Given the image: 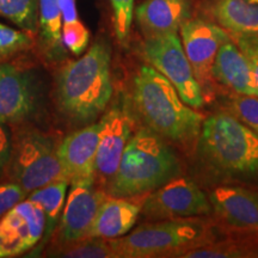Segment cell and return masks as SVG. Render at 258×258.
<instances>
[{"label": "cell", "instance_id": "cell-1", "mask_svg": "<svg viewBox=\"0 0 258 258\" xmlns=\"http://www.w3.org/2000/svg\"><path fill=\"white\" fill-rule=\"evenodd\" d=\"M191 158L206 188L258 186V134L224 110L206 116Z\"/></svg>", "mask_w": 258, "mask_h": 258}, {"label": "cell", "instance_id": "cell-2", "mask_svg": "<svg viewBox=\"0 0 258 258\" xmlns=\"http://www.w3.org/2000/svg\"><path fill=\"white\" fill-rule=\"evenodd\" d=\"M132 109L146 125L186 157L196 150L206 116L182 101L175 86L151 64L133 78Z\"/></svg>", "mask_w": 258, "mask_h": 258}, {"label": "cell", "instance_id": "cell-3", "mask_svg": "<svg viewBox=\"0 0 258 258\" xmlns=\"http://www.w3.org/2000/svg\"><path fill=\"white\" fill-rule=\"evenodd\" d=\"M112 92L111 49L104 38L97 40L85 55L64 64L57 74V106L70 121L83 127L103 115Z\"/></svg>", "mask_w": 258, "mask_h": 258}, {"label": "cell", "instance_id": "cell-4", "mask_svg": "<svg viewBox=\"0 0 258 258\" xmlns=\"http://www.w3.org/2000/svg\"><path fill=\"white\" fill-rule=\"evenodd\" d=\"M182 161L165 139L141 125L128 141L120 165L105 188L112 198L147 195L182 176Z\"/></svg>", "mask_w": 258, "mask_h": 258}, {"label": "cell", "instance_id": "cell-5", "mask_svg": "<svg viewBox=\"0 0 258 258\" xmlns=\"http://www.w3.org/2000/svg\"><path fill=\"white\" fill-rule=\"evenodd\" d=\"M224 237L221 226L208 215L151 221L110 243L116 258H182Z\"/></svg>", "mask_w": 258, "mask_h": 258}, {"label": "cell", "instance_id": "cell-6", "mask_svg": "<svg viewBox=\"0 0 258 258\" xmlns=\"http://www.w3.org/2000/svg\"><path fill=\"white\" fill-rule=\"evenodd\" d=\"M59 145L55 138L37 129L24 131L12 139L8 164L10 182L17 183L29 195L51 182L64 179L57 154Z\"/></svg>", "mask_w": 258, "mask_h": 258}, {"label": "cell", "instance_id": "cell-7", "mask_svg": "<svg viewBox=\"0 0 258 258\" xmlns=\"http://www.w3.org/2000/svg\"><path fill=\"white\" fill-rule=\"evenodd\" d=\"M141 49L147 62L175 86L185 104L196 110L205 106L206 101L201 86L195 78L177 32L145 37Z\"/></svg>", "mask_w": 258, "mask_h": 258}, {"label": "cell", "instance_id": "cell-8", "mask_svg": "<svg viewBox=\"0 0 258 258\" xmlns=\"http://www.w3.org/2000/svg\"><path fill=\"white\" fill-rule=\"evenodd\" d=\"M182 44L201 86L206 103L217 99L218 85L212 76L213 63L219 48L230 38L227 31L205 18H190L179 29Z\"/></svg>", "mask_w": 258, "mask_h": 258}, {"label": "cell", "instance_id": "cell-9", "mask_svg": "<svg viewBox=\"0 0 258 258\" xmlns=\"http://www.w3.org/2000/svg\"><path fill=\"white\" fill-rule=\"evenodd\" d=\"M212 212L208 195L198 182L182 176L147 194L141 209L148 221L208 217Z\"/></svg>", "mask_w": 258, "mask_h": 258}, {"label": "cell", "instance_id": "cell-10", "mask_svg": "<svg viewBox=\"0 0 258 258\" xmlns=\"http://www.w3.org/2000/svg\"><path fill=\"white\" fill-rule=\"evenodd\" d=\"M95 163L96 184L105 190L120 165L128 141L134 134L135 120L128 102H116L103 112Z\"/></svg>", "mask_w": 258, "mask_h": 258}, {"label": "cell", "instance_id": "cell-11", "mask_svg": "<svg viewBox=\"0 0 258 258\" xmlns=\"http://www.w3.org/2000/svg\"><path fill=\"white\" fill-rule=\"evenodd\" d=\"M69 189L56 233L54 234L57 246L88 237L97 212L109 196L105 190L96 184L95 178L73 180Z\"/></svg>", "mask_w": 258, "mask_h": 258}, {"label": "cell", "instance_id": "cell-12", "mask_svg": "<svg viewBox=\"0 0 258 258\" xmlns=\"http://www.w3.org/2000/svg\"><path fill=\"white\" fill-rule=\"evenodd\" d=\"M44 213L25 199L0 219V258L21 256L40 243L44 234Z\"/></svg>", "mask_w": 258, "mask_h": 258}, {"label": "cell", "instance_id": "cell-13", "mask_svg": "<svg viewBox=\"0 0 258 258\" xmlns=\"http://www.w3.org/2000/svg\"><path fill=\"white\" fill-rule=\"evenodd\" d=\"M213 218L226 231L258 233V190L219 185L208 192Z\"/></svg>", "mask_w": 258, "mask_h": 258}, {"label": "cell", "instance_id": "cell-14", "mask_svg": "<svg viewBox=\"0 0 258 258\" xmlns=\"http://www.w3.org/2000/svg\"><path fill=\"white\" fill-rule=\"evenodd\" d=\"M37 93L30 74L14 64H0V121L18 124L36 111Z\"/></svg>", "mask_w": 258, "mask_h": 258}, {"label": "cell", "instance_id": "cell-15", "mask_svg": "<svg viewBox=\"0 0 258 258\" xmlns=\"http://www.w3.org/2000/svg\"><path fill=\"white\" fill-rule=\"evenodd\" d=\"M99 139V123L93 122L60 141L57 154L64 179L95 178V163Z\"/></svg>", "mask_w": 258, "mask_h": 258}, {"label": "cell", "instance_id": "cell-16", "mask_svg": "<svg viewBox=\"0 0 258 258\" xmlns=\"http://www.w3.org/2000/svg\"><path fill=\"white\" fill-rule=\"evenodd\" d=\"M194 0H146L135 9L145 37L175 34L192 18Z\"/></svg>", "mask_w": 258, "mask_h": 258}, {"label": "cell", "instance_id": "cell-17", "mask_svg": "<svg viewBox=\"0 0 258 258\" xmlns=\"http://www.w3.org/2000/svg\"><path fill=\"white\" fill-rule=\"evenodd\" d=\"M146 195L134 198L108 196L97 212L86 238L114 239L128 234L137 224Z\"/></svg>", "mask_w": 258, "mask_h": 258}, {"label": "cell", "instance_id": "cell-18", "mask_svg": "<svg viewBox=\"0 0 258 258\" xmlns=\"http://www.w3.org/2000/svg\"><path fill=\"white\" fill-rule=\"evenodd\" d=\"M212 76L215 84L227 91L258 97L257 84L249 61L231 38L219 48Z\"/></svg>", "mask_w": 258, "mask_h": 258}, {"label": "cell", "instance_id": "cell-19", "mask_svg": "<svg viewBox=\"0 0 258 258\" xmlns=\"http://www.w3.org/2000/svg\"><path fill=\"white\" fill-rule=\"evenodd\" d=\"M203 8L226 31L258 36V4L246 0H206Z\"/></svg>", "mask_w": 258, "mask_h": 258}, {"label": "cell", "instance_id": "cell-20", "mask_svg": "<svg viewBox=\"0 0 258 258\" xmlns=\"http://www.w3.org/2000/svg\"><path fill=\"white\" fill-rule=\"evenodd\" d=\"M38 41L49 60H62L66 47L62 42V16L59 0H38Z\"/></svg>", "mask_w": 258, "mask_h": 258}, {"label": "cell", "instance_id": "cell-21", "mask_svg": "<svg viewBox=\"0 0 258 258\" xmlns=\"http://www.w3.org/2000/svg\"><path fill=\"white\" fill-rule=\"evenodd\" d=\"M225 231V237L182 258H258V233Z\"/></svg>", "mask_w": 258, "mask_h": 258}, {"label": "cell", "instance_id": "cell-22", "mask_svg": "<svg viewBox=\"0 0 258 258\" xmlns=\"http://www.w3.org/2000/svg\"><path fill=\"white\" fill-rule=\"evenodd\" d=\"M70 188V182L66 179H59L49 184L38 188L28 195V200L36 202L41 206L44 213V234L42 238V244L46 245L47 241L54 235L57 225H59L61 214H62L66 192Z\"/></svg>", "mask_w": 258, "mask_h": 258}, {"label": "cell", "instance_id": "cell-23", "mask_svg": "<svg viewBox=\"0 0 258 258\" xmlns=\"http://www.w3.org/2000/svg\"><path fill=\"white\" fill-rule=\"evenodd\" d=\"M0 16L27 31H38V0H0Z\"/></svg>", "mask_w": 258, "mask_h": 258}, {"label": "cell", "instance_id": "cell-24", "mask_svg": "<svg viewBox=\"0 0 258 258\" xmlns=\"http://www.w3.org/2000/svg\"><path fill=\"white\" fill-rule=\"evenodd\" d=\"M221 110L237 118L258 134V97L225 92L220 98Z\"/></svg>", "mask_w": 258, "mask_h": 258}, {"label": "cell", "instance_id": "cell-25", "mask_svg": "<svg viewBox=\"0 0 258 258\" xmlns=\"http://www.w3.org/2000/svg\"><path fill=\"white\" fill-rule=\"evenodd\" d=\"M48 256L72 258H116L110 239L106 238H84L74 243L61 245Z\"/></svg>", "mask_w": 258, "mask_h": 258}, {"label": "cell", "instance_id": "cell-26", "mask_svg": "<svg viewBox=\"0 0 258 258\" xmlns=\"http://www.w3.org/2000/svg\"><path fill=\"white\" fill-rule=\"evenodd\" d=\"M34 35L0 24V60L34 46Z\"/></svg>", "mask_w": 258, "mask_h": 258}, {"label": "cell", "instance_id": "cell-27", "mask_svg": "<svg viewBox=\"0 0 258 258\" xmlns=\"http://www.w3.org/2000/svg\"><path fill=\"white\" fill-rule=\"evenodd\" d=\"M112 10V23L115 35L120 43H127L133 23L135 0H109Z\"/></svg>", "mask_w": 258, "mask_h": 258}, {"label": "cell", "instance_id": "cell-28", "mask_svg": "<svg viewBox=\"0 0 258 258\" xmlns=\"http://www.w3.org/2000/svg\"><path fill=\"white\" fill-rule=\"evenodd\" d=\"M90 32L82 22L62 25V42L67 50L74 55H80L88 48Z\"/></svg>", "mask_w": 258, "mask_h": 258}, {"label": "cell", "instance_id": "cell-29", "mask_svg": "<svg viewBox=\"0 0 258 258\" xmlns=\"http://www.w3.org/2000/svg\"><path fill=\"white\" fill-rule=\"evenodd\" d=\"M228 36L232 41L237 44L238 48L243 51L244 55L246 56L249 61L251 70L256 80L258 88V36L253 35H244V34H235V32H228Z\"/></svg>", "mask_w": 258, "mask_h": 258}, {"label": "cell", "instance_id": "cell-30", "mask_svg": "<svg viewBox=\"0 0 258 258\" xmlns=\"http://www.w3.org/2000/svg\"><path fill=\"white\" fill-rule=\"evenodd\" d=\"M27 198L28 192L17 183L9 182L0 184V219Z\"/></svg>", "mask_w": 258, "mask_h": 258}, {"label": "cell", "instance_id": "cell-31", "mask_svg": "<svg viewBox=\"0 0 258 258\" xmlns=\"http://www.w3.org/2000/svg\"><path fill=\"white\" fill-rule=\"evenodd\" d=\"M12 151V138L8 124L0 121V173L8 166Z\"/></svg>", "mask_w": 258, "mask_h": 258}, {"label": "cell", "instance_id": "cell-32", "mask_svg": "<svg viewBox=\"0 0 258 258\" xmlns=\"http://www.w3.org/2000/svg\"><path fill=\"white\" fill-rule=\"evenodd\" d=\"M59 5L62 16V25L80 21L77 11V0H59Z\"/></svg>", "mask_w": 258, "mask_h": 258}, {"label": "cell", "instance_id": "cell-33", "mask_svg": "<svg viewBox=\"0 0 258 258\" xmlns=\"http://www.w3.org/2000/svg\"><path fill=\"white\" fill-rule=\"evenodd\" d=\"M246 2L252 3V4H258V0H246Z\"/></svg>", "mask_w": 258, "mask_h": 258}]
</instances>
